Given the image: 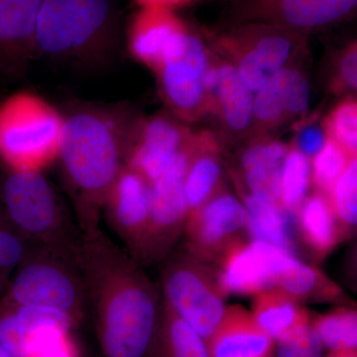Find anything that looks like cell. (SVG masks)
<instances>
[{
  "instance_id": "1",
  "label": "cell",
  "mask_w": 357,
  "mask_h": 357,
  "mask_svg": "<svg viewBox=\"0 0 357 357\" xmlns=\"http://www.w3.org/2000/svg\"><path fill=\"white\" fill-rule=\"evenodd\" d=\"M103 357H151L161 294L139 263L103 234L83 236L79 256Z\"/></svg>"
},
{
  "instance_id": "2",
  "label": "cell",
  "mask_w": 357,
  "mask_h": 357,
  "mask_svg": "<svg viewBox=\"0 0 357 357\" xmlns=\"http://www.w3.org/2000/svg\"><path fill=\"white\" fill-rule=\"evenodd\" d=\"M59 163L83 236L100 230L103 206L140 119L126 110L79 107L63 115Z\"/></svg>"
},
{
  "instance_id": "3",
  "label": "cell",
  "mask_w": 357,
  "mask_h": 357,
  "mask_svg": "<svg viewBox=\"0 0 357 357\" xmlns=\"http://www.w3.org/2000/svg\"><path fill=\"white\" fill-rule=\"evenodd\" d=\"M0 177V210L30 249L79 260L83 234L76 218L41 171L6 168Z\"/></svg>"
},
{
  "instance_id": "4",
  "label": "cell",
  "mask_w": 357,
  "mask_h": 357,
  "mask_svg": "<svg viewBox=\"0 0 357 357\" xmlns=\"http://www.w3.org/2000/svg\"><path fill=\"white\" fill-rule=\"evenodd\" d=\"M0 304L64 312L79 328L89 310L79 260L45 249H30L14 271Z\"/></svg>"
},
{
  "instance_id": "5",
  "label": "cell",
  "mask_w": 357,
  "mask_h": 357,
  "mask_svg": "<svg viewBox=\"0 0 357 357\" xmlns=\"http://www.w3.org/2000/svg\"><path fill=\"white\" fill-rule=\"evenodd\" d=\"M63 124V115L40 96H9L0 103V160L11 170L42 172L58 159Z\"/></svg>"
},
{
  "instance_id": "6",
  "label": "cell",
  "mask_w": 357,
  "mask_h": 357,
  "mask_svg": "<svg viewBox=\"0 0 357 357\" xmlns=\"http://www.w3.org/2000/svg\"><path fill=\"white\" fill-rule=\"evenodd\" d=\"M116 22L114 0H44L35 30V55L72 60L95 51Z\"/></svg>"
},
{
  "instance_id": "7",
  "label": "cell",
  "mask_w": 357,
  "mask_h": 357,
  "mask_svg": "<svg viewBox=\"0 0 357 357\" xmlns=\"http://www.w3.org/2000/svg\"><path fill=\"white\" fill-rule=\"evenodd\" d=\"M165 262L161 272L162 300L208 340L227 307L218 268L185 250Z\"/></svg>"
},
{
  "instance_id": "8",
  "label": "cell",
  "mask_w": 357,
  "mask_h": 357,
  "mask_svg": "<svg viewBox=\"0 0 357 357\" xmlns=\"http://www.w3.org/2000/svg\"><path fill=\"white\" fill-rule=\"evenodd\" d=\"M192 135L165 171L151 184L149 218L135 258L141 266L165 262L183 236L189 215L184 183L191 160Z\"/></svg>"
},
{
  "instance_id": "9",
  "label": "cell",
  "mask_w": 357,
  "mask_h": 357,
  "mask_svg": "<svg viewBox=\"0 0 357 357\" xmlns=\"http://www.w3.org/2000/svg\"><path fill=\"white\" fill-rule=\"evenodd\" d=\"M304 37L277 26L248 23L230 27L218 38L217 50L236 67L243 83L255 93L287 67Z\"/></svg>"
},
{
  "instance_id": "10",
  "label": "cell",
  "mask_w": 357,
  "mask_h": 357,
  "mask_svg": "<svg viewBox=\"0 0 357 357\" xmlns=\"http://www.w3.org/2000/svg\"><path fill=\"white\" fill-rule=\"evenodd\" d=\"M210 53L203 40L185 28L168 47L156 70L160 93L181 121H196L206 115Z\"/></svg>"
},
{
  "instance_id": "11",
  "label": "cell",
  "mask_w": 357,
  "mask_h": 357,
  "mask_svg": "<svg viewBox=\"0 0 357 357\" xmlns=\"http://www.w3.org/2000/svg\"><path fill=\"white\" fill-rule=\"evenodd\" d=\"M245 229L243 202L223 189L188 215L183 232L185 251L217 267L229 249L243 243Z\"/></svg>"
},
{
  "instance_id": "12",
  "label": "cell",
  "mask_w": 357,
  "mask_h": 357,
  "mask_svg": "<svg viewBox=\"0 0 357 357\" xmlns=\"http://www.w3.org/2000/svg\"><path fill=\"white\" fill-rule=\"evenodd\" d=\"M356 7L357 0H234L229 24L262 23L305 36L342 20Z\"/></svg>"
},
{
  "instance_id": "13",
  "label": "cell",
  "mask_w": 357,
  "mask_h": 357,
  "mask_svg": "<svg viewBox=\"0 0 357 357\" xmlns=\"http://www.w3.org/2000/svg\"><path fill=\"white\" fill-rule=\"evenodd\" d=\"M175 115L156 114L137 124L126 166L153 183L187 144L192 132Z\"/></svg>"
},
{
  "instance_id": "14",
  "label": "cell",
  "mask_w": 357,
  "mask_h": 357,
  "mask_svg": "<svg viewBox=\"0 0 357 357\" xmlns=\"http://www.w3.org/2000/svg\"><path fill=\"white\" fill-rule=\"evenodd\" d=\"M150 206L151 183L126 166L109 192L102 213L134 259L146 229Z\"/></svg>"
},
{
  "instance_id": "15",
  "label": "cell",
  "mask_w": 357,
  "mask_h": 357,
  "mask_svg": "<svg viewBox=\"0 0 357 357\" xmlns=\"http://www.w3.org/2000/svg\"><path fill=\"white\" fill-rule=\"evenodd\" d=\"M206 89V114L215 116L229 135L246 133L253 123L255 93L231 63L211 52Z\"/></svg>"
},
{
  "instance_id": "16",
  "label": "cell",
  "mask_w": 357,
  "mask_h": 357,
  "mask_svg": "<svg viewBox=\"0 0 357 357\" xmlns=\"http://www.w3.org/2000/svg\"><path fill=\"white\" fill-rule=\"evenodd\" d=\"M310 95L306 75L287 66L256 91L252 126L262 132L306 114Z\"/></svg>"
},
{
  "instance_id": "17",
  "label": "cell",
  "mask_w": 357,
  "mask_h": 357,
  "mask_svg": "<svg viewBox=\"0 0 357 357\" xmlns=\"http://www.w3.org/2000/svg\"><path fill=\"white\" fill-rule=\"evenodd\" d=\"M268 276L269 290L282 291L301 303H331L335 306L357 304L342 286L319 268L300 261L281 249L275 252Z\"/></svg>"
},
{
  "instance_id": "18",
  "label": "cell",
  "mask_w": 357,
  "mask_h": 357,
  "mask_svg": "<svg viewBox=\"0 0 357 357\" xmlns=\"http://www.w3.org/2000/svg\"><path fill=\"white\" fill-rule=\"evenodd\" d=\"M44 0H0V70L17 72L35 55V30Z\"/></svg>"
},
{
  "instance_id": "19",
  "label": "cell",
  "mask_w": 357,
  "mask_h": 357,
  "mask_svg": "<svg viewBox=\"0 0 357 357\" xmlns=\"http://www.w3.org/2000/svg\"><path fill=\"white\" fill-rule=\"evenodd\" d=\"M290 147L279 140L258 138L239 157V188L269 203L280 204L282 171Z\"/></svg>"
},
{
  "instance_id": "20",
  "label": "cell",
  "mask_w": 357,
  "mask_h": 357,
  "mask_svg": "<svg viewBox=\"0 0 357 357\" xmlns=\"http://www.w3.org/2000/svg\"><path fill=\"white\" fill-rule=\"evenodd\" d=\"M211 357H274L276 342L239 305L227 307L217 331L208 340Z\"/></svg>"
},
{
  "instance_id": "21",
  "label": "cell",
  "mask_w": 357,
  "mask_h": 357,
  "mask_svg": "<svg viewBox=\"0 0 357 357\" xmlns=\"http://www.w3.org/2000/svg\"><path fill=\"white\" fill-rule=\"evenodd\" d=\"M191 143V160L184 183L189 213L223 190L222 153L215 134L208 131L192 133Z\"/></svg>"
},
{
  "instance_id": "22",
  "label": "cell",
  "mask_w": 357,
  "mask_h": 357,
  "mask_svg": "<svg viewBox=\"0 0 357 357\" xmlns=\"http://www.w3.org/2000/svg\"><path fill=\"white\" fill-rule=\"evenodd\" d=\"M184 25L168 9L146 7L136 18L129 33V50L149 69H159L168 47Z\"/></svg>"
},
{
  "instance_id": "23",
  "label": "cell",
  "mask_w": 357,
  "mask_h": 357,
  "mask_svg": "<svg viewBox=\"0 0 357 357\" xmlns=\"http://www.w3.org/2000/svg\"><path fill=\"white\" fill-rule=\"evenodd\" d=\"M246 211V229L252 241H262L295 256L298 250L295 236L297 218L282 208L239 188Z\"/></svg>"
},
{
  "instance_id": "24",
  "label": "cell",
  "mask_w": 357,
  "mask_h": 357,
  "mask_svg": "<svg viewBox=\"0 0 357 357\" xmlns=\"http://www.w3.org/2000/svg\"><path fill=\"white\" fill-rule=\"evenodd\" d=\"M297 225L302 241L318 261L344 241L330 201L321 192L307 196L298 213Z\"/></svg>"
},
{
  "instance_id": "25",
  "label": "cell",
  "mask_w": 357,
  "mask_h": 357,
  "mask_svg": "<svg viewBox=\"0 0 357 357\" xmlns=\"http://www.w3.org/2000/svg\"><path fill=\"white\" fill-rule=\"evenodd\" d=\"M251 314L275 342L312 321L311 314L302 303L275 289L256 294Z\"/></svg>"
},
{
  "instance_id": "26",
  "label": "cell",
  "mask_w": 357,
  "mask_h": 357,
  "mask_svg": "<svg viewBox=\"0 0 357 357\" xmlns=\"http://www.w3.org/2000/svg\"><path fill=\"white\" fill-rule=\"evenodd\" d=\"M151 357H211V354L208 340L163 301Z\"/></svg>"
},
{
  "instance_id": "27",
  "label": "cell",
  "mask_w": 357,
  "mask_h": 357,
  "mask_svg": "<svg viewBox=\"0 0 357 357\" xmlns=\"http://www.w3.org/2000/svg\"><path fill=\"white\" fill-rule=\"evenodd\" d=\"M311 323L324 349L328 351L357 349V304L338 305L312 318Z\"/></svg>"
},
{
  "instance_id": "28",
  "label": "cell",
  "mask_w": 357,
  "mask_h": 357,
  "mask_svg": "<svg viewBox=\"0 0 357 357\" xmlns=\"http://www.w3.org/2000/svg\"><path fill=\"white\" fill-rule=\"evenodd\" d=\"M312 182L310 159L295 147H290L282 171L280 204L297 218L301 206L307 198Z\"/></svg>"
},
{
  "instance_id": "29",
  "label": "cell",
  "mask_w": 357,
  "mask_h": 357,
  "mask_svg": "<svg viewBox=\"0 0 357 357\" xmlns=\"http://www.w3.org/2000/svg\"><path fill=\"white\" fill-rule=\"evenodd\" d=\"M342 239L357 234V157L352 158L328 197Z\"/></svg>"
},
{
  "instance_id": "30",
  "label": "cell",
  "mask_w": 357,
  "mask_h": 357,
  "mask_svg": "<svg viewBox=\"0 0 357 357\" xmlns=\"http://www.w3.org/2000/svg\"><path fill=\"white\" fill-rule=\"evenodd\" d=\"M351 159L335 141L328 137L321 152L312 158V181L317 192L328 199Z\"/></svg>"
},
{
  "instance_id": "31",
  "label": "cell",
  "mask_w": 357,
  "mask_h": 357,
  "mask_svg": "<svg viewBox=\"0 0 357 357\" xmlns=\"http://www.w3.org/2000/svg\"><path fill=\"white\" fill-rule=\"evenodd\" d=\"M328 137L351 158L357 157V98L338 103L324 122Z\"/></svg>"
},
{
  "instance_id": "32",
  "label": "cell",
  "mask_w": 357,
  "mask_h": 357,
  "mask_svg": "<svg viewBox=\"0 0 357 357\" xmlns=\"http://www.w3.org/2000/svg\"><path fill=\"white\" fill-rule=\"evenodd\" d=\"M29 251L28 244L7 222L0 210V301L6 295L14 271Z\"/></svg>"
},
{
  "instance_id": "33",
  "label": "cell",
  "mask_w": 357,
  "mask_h": 357,
  "mask_svg": "<svg viewBox=\"0 0 357 357\" xmlns=\"http://www.w3.org/2000/svg\"><path fill=\"white\" fill-rule=\"evenodd\" d=\"M31 330L13 307L0 304V344L13 357H27Z\"/></svg>"
},
{
  "instance_id": "34",
  "label": "cell",
  "mask_w": 357,
  "mask_h": 357,
  "mask_svg": "<svg viewBox=\"0 0 357 357\" xmlns=\"http://www.w3.org/2000/svg\"><path fill=\"white\" fill-rule=\"evenodd\" d=\"M324 349L318 333L310 323L278 340L274 357H324Z\"/></svg>"
},
{
  "instance_id": "35",
  "label": "cell",
  "mask_w": 357,
  "mask_h": 357,
  "mask_svg": "<svg viewBox=\"0 0 357 357\" xmlns=\"http://www.w3.org/2000/svg\"><path fill=\"white\" fill-rule=\"evenodd\" d=\"M328 138L325 126L309 122L301 126L294 141L293 147L299 150L307 158L312 159L325 146Z\"/></svg>"
},
{
  "instance_id": "36",
  "label": "cell",
  "mask_w": 357,
  "mask_h": 357,
  "mask_svg": "<svg viewBox=\"0 0 357 357\" xmlns=\"http://www.w3.org/2000/svg\"><path fill=\"white\" fill-rule=\"evenodd\" d=\"M337 86L357 95V45L351 47L340 59L337 67Z\"/></svg>"
},
{
  "instance_id": "37",
  "label": "cell",
  "mask_w": 357,
  "mask_h": 357,
  "mask_svg": "<svg viewBox=\"0 0 357 357\" xmlns=\"http://www.w3.org/2000/svg\"><path fill=\"white\" fill-rule=\"evenodd\" d=\"M344 280L347 287L357 292V234L356 239L349 256L344 268Z\"/></svg>"
},
{
  "instance_id": "38",
  "label": "cell",
  "mask_w": 357,
  "mask_h": 357,
  "mask_svg": "<svg viewBox=\"0 0 357 357\" xmlns=\"http://www.w3.org/2000/svg\"><path fill=\"white\" fill-rule=\"evenodd\" d=\"M141 4L145 7H154V8L168 9L169 7L184 3L187 0H139Z\"/></svg>"
},
{
  "instance_id": "39",
  "label": "cell",
  "mask_w": 357,
  "mask_h": 357,
  "mask_svg": "<svg viewBox=\"0 0 357 357\" xmlns=\"http://www.w3.org/2000/svg\"><path fill=\"white\" fill-rule=\"evenodd\" d=\"M325 357H357V349L328 351Z\"/></svg>"
},
{
  "instance_id": "40",
  "label": "cell",
  "mask_w": 357,
  "mask_h": 357,
  "mask_svg": "<svg viewBox=\"0 0 357 357\" xmlns=\"http://www.w3.org/2000/svg\"><path fill=\"white\" fill-rule=\"evenodd\" d=\"M66 357H84L81 351H79V345H77V342L76 344L74 345V347H73L72 351H70Z\"/></svg>"
},
{
  "instance_id": "41",
  "label": "cell",
  "mask_w": 357,
  "mask_h": 357,
  "mask_svg": "<svg viewBox=\"0 0 357 357\" xmlns=\"http://www.w3.org/2000/svg\"><path fill=\"white\" fill-rule=\"evenodd\" d=\"M0 357H13L8 351L0 344Z\"/></svg>"
},
{
  "instance_id": "42",
  "label": "cell",
  "mask_w": 357,
  "mask_h": 357,
  "mask_svg": "<svg viewBox=\"0 0 357 357\" xmlns=\"http://www.w3.org/2000/svg\"><path fill=\"white\" fill-rule=\"evenodd\" d=\"M230 1H234V0H230Z\"/></svg>"
}]
</instances>
